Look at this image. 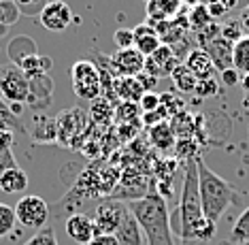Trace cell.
Returning <instances> with one entry per match:
<instances>
[{
	"instance_id": "cell-1",
	"label": "cell",
	"mask_w": 249,
	"mask_h": 245,
	"mask_svg": "<svg viewBox=\"0 0 249 245\" xmlns=\"http://www.w3.org/2000/svg\"><path fill=\"white\" fill-rule=\"evenodd\" d=\"M179 237L183 243L198 239L211 241L217 232V224L209 222L202 211L200 190H198V167L196 160H188L183 169V188H181L179 203Z\"/></svg>"
},
{
	"instance_id": "cell-2",
	"label": "cell",
	"mask_w": 249,
	"mask_h": 245,
	"mask_svg": "<svg viewBox=\"0 0 249 245\" xmlns=\"http://www.w3.org/2000/svg\"><path fill=\"white\" fill-rule=\"evenodd\" d=\"M126 207L137 218L141 230L147 237V245H175L168 207L162 194L151 192V194H145L143 198L130 201Z\"/></svg>"
},
{
	"instance_id": "cell-3",
	"label": "cell",
	"mask_w": 249,
	"mask_h": 245,
	"mask_svg": "<svg viewBox=\"0 0 249 245\" xmlns=\"http://www.w3.org/2000/svg\"><path fill=\"white\" fill-rule=\"evenodd\" d=\"M198 167V190H200V201H202V211L205 218L213 224H217V220L224 215V211L234 205H241V196L236 192V188L228 184L224 177H219L215 170L207 167V162L200 156L196 158Z\"/></svg>"
},
{
	"instance_id": "cell-4",
	"label": "cell",
	"mask_w": 249,
	"mask_h": 245,
	"mask_svg": "<svg viewBox=\"0 0 249 245\" xmlns=\"http://www.w3.org/2000/svg\"><path fill=\"white\" fill-rule=\"evenodd\" d=\"M28 94H30V85H28V77L21 73V68L15 64H0V98L7 102L9 107L28 102Z\"/></svg>"
},
{
	"instance_id": "cell-5",
	"label": "cell",
	"mask_w": 249,
	"mask_h": 245,
	"mask_svg": "<svg viewBox=\"0 0 249 245\" xmlns=\"http://www.w3.org/2000/svg\"><path fill=\"white\" fill-rule=\"evenodd\" d=\"M71 79H72V92L83 100H96L103 96L100 88V73L92 60H77L71 68Z\"/></svg>"
},
{
	"instance_id": "cell-6",
	"label": "cell",
	"mask_w": 249,
	"mask_h": 245,
	"mask_svg": "<svg viewBox=\"0 0 249 245\" xmlns=\"http://www.w3.org/2000/svg\"><path fill=\"white\" fill-rule=\"evenodd\" d=\"M15 218L24 228H32V230H41L47 226L49 220V205L36 194H28L21 196L18 205H15Z\"/></svg>"
},
{
	"instance_id": "cell-7",
	"label": "cell",
	"mask_w": 249,
	"mask_h": 245,
	"mask_svg": "<svg viewBox=\"0 0 249 245\" xmlns=\"http://www.w3.org/2000/svg\"><path fill=\"white\" fill-rule=\"evenodd\" d=\"M126 211L128 207L120 201H107L103 205H98V209H96L92 218L96 226V235H115Z\"/></svg>"
},
{
	"instance_id": "cell-8",
	"label": "cell",
	"mask_w": 249,
	"mask_h": 245,
	"mask_svg": "<svg viewBox=\"0 0 249 245\" xmlns=\"http://www.w3.org/2000/svg\"><path fill=\"white\" fill-rule=\"evenodd\" d=\"M88 124V115L83 109H69L58 117V143L72 147L79 143V134Z\"/></svg>"
},
{
	"instance_id": "cell-9",
	"label": "cell",
	"mask_w": 249,
	"mask_h": 245,
	"mask_svg": "<svg viewBox=\"0 0 249 245\" xmlns=\"http://www.w3.org/2000/svg\"><path fill=\"white\" fill-rule=\"evenodd\" d=\"M38 19H41V26L45 28V30L62 32V30H66V28L71 26L72 9L69 7V2H64V0H52V2L41 11Z\"/></svg>"
},
{
	"instance_id": "cell-10",
	"label": "cell",
	"mask_w": 249,
	"mask_h": 245,
	"mask_svg": "<svg viewBox=\"0 0 249 245\" xmlns=\"http://www.w3.org/2000/svg\"><path fill=\"white\" fill-rule=\"evenodd\" d=\"M111 64L117 77H137L145 71V58L139 54L137 47L117 49L111 56Z\"/></svg>"
},
{
	"instance_id": "cell-11",
	"label": "cell",
	"mask_w": 249,
	"mask_h": 245,
	"mask_svg": "<svg viewBox=\"0 0 249 245\" xmlns=\"http://www.w3.org/2000/svg\"><path fill=\"white\" fill-rule=\"evenodd\" d=\"M28 85H30V94H28V102L32 111H45L53 100V79L49 75H38L28 79Z\"/></svg>"
},
{
	"instance_id": "cell-12",
	"label": "cell",
	"mask_w": 249,
	"mask_h": 245,
	"mask_svg": "<svg viewBox=\"0 0 249 245\" xmlns=\"http://www.w3.org/2000/svg\"><path fill=\"white\" fill-rule=\"evenodd\" d=\"M181 64L177 60V56H175V51L168 47V45H160V49L156 51L151 58L145 60V73H149V75H154L156 79L160 77H171V73L175 71Z\"/></svg>"
},
{
	"instance_id": "cell-13",
	"label": "cell",
	"mask_w": 249,
	"mask_h": 245,
	"mask_svg": "<svg viewBox=\"0 0 249 245\" xmlns=\"http://www.w3.org/2000/svg\"><path fill=\"white\" fill-rule=\"evenodd\" d=\"M66 235H69L72 241L79 243V245H88L92 239L96 237V226H94V220L86 213H72L66 218Z\"/></svg>"
},
{
	"instance_id": "cell-14",
	"label": "cell",
	"mask_w": 249,
	"mask_h": 245,
	"mask_svg": "<svg viewBox=\"0 0 249 245\" xmlns=\"http://www.w3.org/2000/svg\"><path fill=\"white\" fill-rule=\"evenodd\" d=\"M134 47L139 49V54L143 56V58H151V56L156 54L158 49H160V37H158L156 28L149 24V21H145V24H139L137 28H134Z\"/></svg>"
},
{
	"instance_id": "cell-15",
	"label": "cell",
	"mask_w": 249,
	"mask_h": 245,
	"mask_svg": "<svg viewBox=\"0 0 249 245\" xmlns=\"http://www.w3.org/2000/svg\"><path fill=\"white\" fill-rule=\"evenodd\" d=\"M30 139L36 143H58V117L38 113L30 128Z\"/></svg>"
},
{
	"instance_id": "cell-16",
	"label": "cell",
	"mask_w": 249,
	"mask_h": 245,
	"mask_svg": "<svg viewBox=\"0 0 249 245\" xmlns=\"http://www.w3.org/2000/svg\"><path fill=\"white\" fill-rule=\"evenodd\" d=\"M185 66H188V71L194 75L196 79H209V77H215V64H213V60L209 58V54L205 49H200V47H196V49H192L188 56H185V62H183Z\"/></svg>"
},
{
	"instance_id": "cell-17",
	"label": "cell",
	"mask_w": 249,
	"mask_h": 245,
	"mask_svg": "<svg viewBox=\"0 0 249 245\" xmlns=\"http://www.w3.org/2000/svg\"><path fill=\"white\" fill-rule=\"evenodd\" d=\"M36 43L35 38L26 37V34H18V37H13L7 45V56L11 60V64L15 66H21V62L32 58V56H36Z\"/></svg>"
},
{
	"instance_id": "cell-18",
	"label": "cell",
	"mask_w": 249,
	"mask_h": 245,
	"mask_svg": "<svg viewBox=\"0 0 249 245\" xmlns=\"http://www.w3.org/2000/svg\"><path fill=\"white\" fill-rule=\"evenodd\" d=\"M113 92L120 102H141L145 90L137 77H117L113 81Z\"/></svg>"
},
{
	"instance_id": "cell-19",
	"label": "cell",
	"mask_w": 249,
	"mask_h": 245,
	"mask_svg": "<svg viewBox=\"0 0 249 245\" xmlns=\"http://www.w3.org/2000/svg\"><path fill=\"white\" fill-rule=\"evenodd\" d=\"M117 245H143V230H141L137 218L130 213V209L124 215L120 228L115 230Z\"/></svg>"
},
{
	"instance_id": "cell-20",
	"label": "cell",
	"mask_w": 249,
	"mask_h": 245,
	"mask_svg": "<svg viewBox=\"0 0 249 245\" xmlns=\"http://www.w3.org/2000/svg\"><path fill=\"white\" fill-rule=\"evenodd\" d=\"M181 4H183L181 0H151V2H147V17H149V21L173 19L179 15Z\"/></svg>"
},
{
	"instance_id": "cell-21",
	"label": "cell",
	"mask_w": 249,
	"mask_h": 245,
	"mask_svg": "<svg viewBox=\"0 0 249 245\" xmlns=\"http://www.w3.org/2000/svg\"><path fill=\"white\" fill-rule=\"evenodd\" d=\"M28 188V175L19 167L9 169L0 175V192L4 194H21Z\"/></svg>"
},
{
	"instance_id": "cell-22",
	"label": "cell",
	"mask_w": 249,
	"mask_h": 245,
	"mask_svg": "<svg viewBox=\"0 0 249 245\" xmlns=\"http://www.w3.org/2000/svg\"><path fill=\"white\" fill-rule=\"evenodd\" d=\"M149 141L151 145L156 147V150H173L175 145H177V134H175L173 126L168 122H162L158 124V126L149 128Z\"/></svg>"
},
{
	"instance_id": "cell-23",
	"label": "cell",
	"mask_w": 249,
	"mask_h": 245,
	"mask_svg": "<svg viewBox=\"0 0 249 245\" xmlns=\"http://www.w3.org/2000/svg\"><path fill=\"white\" fill-rule=\"evenodd\" d=\"M21 73L28 77V79H32V77H38V75H49V71L53 68V60L49 58V56H32V58H28L21 62Z\"/></svg>"
},
{
	"instance_id": "cell-24",
	"label": "cell",
	"mask_w": 249,
	"mask_h": 245,
	"mask_svg": "<svg viewBox=\"0 0 249 245\" xmlns=\"http://www.w3.org/2000/svg\"><path fill=\"white\" fill-rule=\"evenodd\" d=\"M232 68L239 75H249V37H243L232 47Z\"/></svg>"
},
{
	"instance_id": "cell-25",
	"label": "cell",
	"mask_w": 249,
	"mask_h": 245,
	"mask_svg": "<svg viewBox=\"0 0 249 245\" xmlns=\"http://www.w3.org/2000/svg\"><path fill=\"white\" fill-rule=\"evenodd\" d=\"M171 79H173L175 88H177L181 94H194V90H196V81H198V79H196V77L188 71V66H185L183 62H181V64H179V66L171 73Z\"/></svg>"
},
{
	"instance_id": "cell-26",
	"label": "cell",
	"mask_w": 249,
	"mask_h": 245,
	"mask_svg": "<svg viewBox=\"0 0 249 245\" xmlns=\"http://www.w3.org/2000/svg\"><path fill=\"white\" fill-rule=\"evenodd\" d=\"M113 115H115V107L113 102H109L105 96H98L96 100H92V107H89V119L96 124H109Z\"/></svg>"
},
{
	"instance_id": "cell-27",
	"label": "cell",
	"mask_w": 249,
	"mask_h": 245,
	"mask_svg": "<svg viewBox=\"0 0 249 245\" xmlns=\"http://www.w3.org/2000/svg\"><path fill=\"white\" fill-rule=\"evenodd\" d=\"M188 24H190L192 30H196L198 34H200L202 30H207V28L213 24V17H211V13H209L207 4H194V7L190 9Z\"/></svg>"
},
{
	"instance_id": "cell-28",
	"label": "cell",
	"mask_w": 249,
	"mask_h": 245,
	"mask_svg": "<svg viewBox=\"0 0 249 245\" xmlns=\"http://www.w3.org/2000/svg\"><path fill=\"white\" fill-rule=\"evenodd\" d=\"M115 122L117 124H137L143 117V109L139 102H120L115 105Z\"/></svg>"
},
{
	"instance_id": "cell-29",
	"label": "cell",
	"mask_w": 249,
	"mask_h": 245,
	"mask_svg": "<svg viewBox=\"0 0 249 245\" xmlns=\"http://www.w3.org/2000/svg\"><path fill=\"white\" fill-rule=\"evenodd\" d=\"M228 241L232 245H243V243H249V207L243 209V213L239 215V220L234 222L232 226V232H230V239Z\"/></svg>"
},
{
	"instance_id": "cell-30",
	"label": "cell",
	"mask_w": 249,
	"mask_h": 245,
	"mask_svg": "<svg viewBox=\"0 0 249 245\" xmlns=\"http://www.w3.org/2000/svg\"><path fill=\"white\" fill-rule=\"evenodd\" d=\"M0 128L4 130H24V124H21V119L15 115L13 111H11V107L0 98Z\"/></svg>"
},
{
	"instance_id": "cell-31",
	"label": "cell",
	"mask_w": 249,
	"mask_h": 245,
	"mask_svg": "<svg viewBox=\"0 0 249 245\" xmlns=\"http://www.w3.org/2000/svg\"><path fill=\"white\" fill-rule=\"evenodd\" d=\"M19 15L21 13L13 0H0V26H2V30H7L11 24H15Z\"/></svg>"
},
{
	"instance_id": "cell-32",
	"label": "cell",
	"mask_w": 249,
	"mask_h": 245,
	"mask_svg": "<svg viewBox=\"0 0 249 245\" xmlns=\"http://www.w3.org/2000/svg\"><path fill=\"white\" fill-rule=\"evenodd\" d=\"M18 224V218H15V209L9 207V205L0 203V237H7L11 230Z\"/></svg>"
},
{
	"instance_id": "cell-33",
	"label": "cell",
	"mask_w": 249,
	"mask_h": 245,
	"mask_svg": "<svg viewBox=\"0 0 249 245\" xmlns=\"http://www.w3.org/2000/svg\"><path fill=\"white\" fill-rule=\"evenodd\" d=\"M13 2L18 4V9H19L21 15L38 17V15H41V11L47 7L52 0H13Z\"/></svg>"
},
{
	"instance_id": "cell-34",
	"label": "cell",
	"mask_w": 249,
	"mask_h": 245,
	"mask_svg": "<svg viewBox=\"0 0 249 245\" xmlns=\"http://www.w3.org/2000/svg\"><path fill=\"white\" fill-rule=\"evenodd\" d=\"M194 94H196V96H202V98H211V96H217V94H219L217 77L198 79V81H196V90H194Z\"/></svg>"
},
{
	"instance_id": "cell-35",
	"label": "cell",
	"mask_w": 249,
	"mask_h": 245,
	"mask_svg": "<svg viewBox=\"0 0 249 245\" xmlns=\"http://www.w3.org/2000/svg\"><path fill=\"white\" fill-rule=\"evenodd\" d=\"M24 245H58V237L52 226H45V228L36 230V235H32Z\"/></svg>"
},
{
	"instance_id": "cell-36",
	"label": "cell",
	"mask_w": 249,
	"mask_h": 245,
	"mask_svg": "<svg viewBox=\"0 0 249 245\" xmlns=\"http://www.w3.org/2000/svg\"><path fill=\"white\" fill-rule=\"evenodd\" d=\"M243 37H245V30H243L241 21H230V24L222 26V38H224V41H228L230 45L239 43Z\"/></svg>"
},
{
	"instance_id": "cell-37",
	"label": "cell",
	"mask_w": 249,
	"mask_h": 245,
	"mask_svg": "<svg viewBox=\"0 0 249 245\" xmlns=\"http://www.w3.org/2000/svg\"><path fill=\"white\" fill-rule=\"evenodd\" d=\"M175 150H177V156H183L185 160H196V141L194 139H179L177 145H175Z\"/></svg>"
},
{
	"instance_id": "cell-38",
	"label": "cell",
	"mask_w": 249,
	"mask_h": 245,
	"mask_svg": "<svg viewBox=\"0 0 249 245\" xmlns=\"http://www.w3.org/2000/svg\"><path fill=\"white\" fill-rule=\"evenodd\" d=\"M113 41L117 43L120 49H128V47H134V32L130 28H117L113 32Z\"/></svg>"
},
{
	"instance_id": "cell-39",
	"label": "cell",
	"mask_w": 249,
	"mask_h": 245,
	"mask_svg": "<svg viewBox=\"0 0 249 245\" xmlns=\"http://www.w3.org/2000/svg\"><path fill=\"white\" fill-rule=\"evenodd\" d=\"M139 105H141V109H143V113H151V111L160 109V105H162L160 94L158 92H145Z\"/></svg>"
},
{
	"instance_id": "cell-40",
	"label": "cell",
	"mask_w": 249,
	"mask_h": 245,
	"mask_svg": "<svg viewBox=\"0 0 249 245\" xmlns=\"http://www.w3.org/2000/svg\"><path fill=\"white\" fill-rule=\"evenodd\" d=\"M139 124L141 122H137V124H120V128H117V134H120V139L124 141V143H126L128 139H134V136H137Z\"/></svg>"
},
{
	"instance_id": "cell-41",
	"label": "cell",
	"mask_w": 249,
	"mask_h": 245,
	"mask_svg": "<svg viewBox=\"0 0 249 245\" xmlns=\"http://www.w3.org/2000/svg\"><path fill=\"white\" fill-rule=\"evenodd\" d=\"M15 143V134L11 132V130H4V128H0V151H7L11 150Z\"/></svg>"
},
{
	"instance_id": "cell-42",
	"label": "cell",
	"mask_w": 249,
	"mask_h": 245,
	"mask_svg": "<svg viewBox=\"0 0 249 245\" xmlns=\"http://www.w3.org/2000/svg\"><path fill=\"white\" fill-rule=\"evenodd\" d=\"M137 79H139V83L143 85L145 92H154V88H156V83H158V79L154 75H149V73L143 71L141 75H137Z\"/></svg>"
},
{
	"instance_id": "cell-43",
	"label": "cell",
	"mask_w": 249,
	"mask_h": 245,
	"mask_svg": "<svg viewBox=\"0 0 249 245\" xmlns=\"http://www.w3.org/2000/svg\"><path fill=\"white\" fill-rule=\"evenodd\" d=\"M88 245H117L115 235H96Z\"/></svg>"
},
{
	"instance_id": "cell-44",
	"label": "cell",
	"mask_w": 249,
	"mask_h": 245,
	"mask_svg": "<svg viewBox=\"0 0 249 245\" xmlns=\"http://www.w3.org/2000/svg\"><path fill=\"white\" fill-rule=\"evenodd\" d=\"M207 9H209V13H211L213 19H215V17H222V15L228 13V11L222 7V2H219V0H211V2L207 4Z\"/></svg>"
},
{
	"instance_id": "cell-45",
	"label": "cell",
	"mask_w": 249,
	"mask_h": 245,
	"mask_svg": "<svg viewBox=\"0 0 249 245\" xmlns=\"http://www.w3.org/2000/svg\"><path fill=\"white\" fill-rule=\"evenodd\" d=\"M222 81H224V85H236V83L241 81V79H239V73H236L234 68H228V71L222 73Z\"/></svg>"
},
{
	"instance_id": "cell-46",
	"label": "cell",
	"mask_w": 249,
	"mask_h": 245,
	"mask_svg": "<svg viewBox=\"0 0 249 245\" xmlns=\"http://www.w3.org/2000/svg\"><path fill=\"white\" fill-rule=\"evenodd\" d=\"M219 2H222V7H224L226 11H230V9L236 7V0H219Z\"/></svg>"
},
{
	"instance_id": "cell-47",
	"label": "cell",
	"mask_w": 249,
	"mask_h": 245,
	"mask_svg": "<svg viewBox=\"0 0 249 245\" xmlns=\"http://www.w3.org/2000/svg\"><path fill=\"white\" fill-rule=\"evenodd\" d=\"M241 24H243V30H249V11H245V15H243Z\"/></svg>"
},
{
	"instance_id": "cell-48",
	"label": "cell",
	"mask_w": 249,
	"mask_h": 245,
	"mask_svg": "<svg viewBox=\"0 0 249 245\" xmlns=\"http://www.w3.org/2000/svg\"><path fill=\"white\" fill-rule=\"evenodd\" d=\"M241 83H243V88L249 92V75H243V79H241Z\"/></svg>"
},
{
	"instance_id": "cell-49",
	"label": "cell",
	"mask_w": 249,
	"mask_h": 245,
	"mask_svg": "<svg viewBox=\"0 0 249 245\" xmlns=\"http://www.w3.org/2000/svg\"><path fill=\"white\" fill-rule=\"evenodd\" d=\"M143 2H145V4H147V2H151V0H143Z\"/></svg>"
},
{
	"instance_id": "cell-50",
	"label": "cell",
	"mask_w": 249,
	"mask_h": 245,
	"mask_svg": "<svg viewBox=\"0 0 249 245\" xmlns=\"http://www.w3.org/2000/svg\"><path fill=\"white\" fill-rule=\"evenodd\" d=\"M247 11H249V7H247Z\"/></svg>"
}]
</instances>
